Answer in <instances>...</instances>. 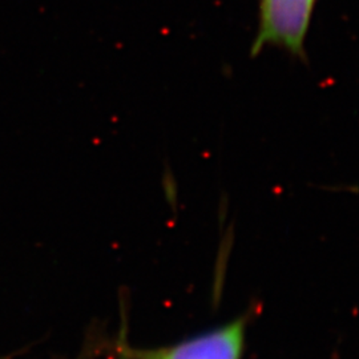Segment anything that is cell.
Here are the masks:
<instances>
[{"mask_svg":"<svg viewBox=\"0 0 359 359\" xmlns=\"http://www.w3.org/2000/svg\"><path fill=\"white\" fill-rule=\"evenodd\" d=\"M314 6L316 0H261L259 26L252 44V57L273 46L305 60V40Z\"/></svg>","mask_w":359,"mask_h":359,"instance_id":"obj_1","label":"cell"},{"mask_svg":"<svg viewBox=\"0 0 359 359\" xmlns=\"http://www.w3.org/2000/svg\"><path fill=\"white\" fill-rule=\"evenodd\" d=\"M245 322L229 323L175 346L142 353L140 359H241Z\"/></svg>","mask_w":359,"mask_h":359,"instance_id":"obj_2","label":"cell"},{"mask_svg":"<svg viewBox=\"0 0 359 359\" xmlns=\"http://www.w3.org/2000/svg\"><path fill=\"white\" fill-rule=\"evenodd\" d=\"M121 359H129L128 355H123V357H121Z\"/></svg>","mask_w":359,"mask_h":359,"instance_id":"obj_3","label":"cell"}]
</instances>
